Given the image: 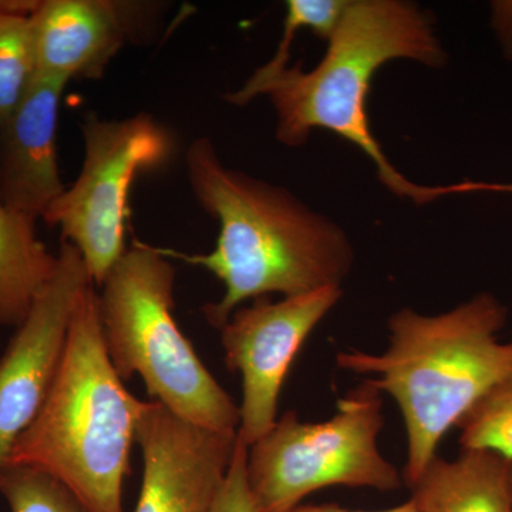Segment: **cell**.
I'll use <instances>...</instances> for the list:
<instances>
[{
  "label": "cell",
  "instance_id": "1",
  "mask_svg": "<svg viewBox=\"0 0 512 512\" xmlns=\"http://www.w3.org/2000/svg\"><path fill=\"white\" fill-rule=\"evenodd\" d=\"M185 167L195 200L220 224L217 245L201 255L157 249L165 258L207 269L224 284L220 301L202 308L212 328L221 329L247 301L342 286L355 254L335 222L285 188L225 167L210 138L192 141Z\"/></svg>",
  "mask_w": 512,
  "mask_h": 512
},
{
  "label": "cell",
  "instance_id": "2",
  "mask_svg": "<svg viewBox=\"0 0 512 512\" xmlns=\"http://www.w3.org/2000/svg\"><path fill=\"white\" fill-rule=\"evenodd\" d=\"M507 309L490 293H480L440 315L413 309L387 322L389 348L383 353L346 350L336 363L392 396L407 434L404 483L412 485L437 457V447L481 399L512 375V340L498 333Z\"/></svg>",
  "mask_w": 512,
  "mask_h": 512
},
{
  "label": "cell",
  "instance_id": "3",
  "mask_svg": "<svg viewBox=\"0 0 512 512\" xmlns=\"http://www.w3.org/2000/svg\"><path fill=\"white\" fill-rule=\"evenodd\" d=\"M394 59H412L430 67L446 64V52L433 20L402 0H353L328 37L318 66L288 67L259 89L278 116L276 137L299 147L315 128L332 131L355 144L375 163L382 183L399 197L426 204L439 198L436 188L407 181L384 156L367 116V97L380 67Z\"/></svg>",
  "mask_w": 512,
  "mask_h": 512
},
{
  "label": "cell",
  "instance_id": "4",
  "mask_svg": "<svg viewBox=\"0 0 512 512\" xmlns=\"http://www.w3.org/2000/svg\"><path fill=\"white\" fill-rule=\"evenodd\" d=\"M143 404L111 365L99 295L94 284L87 286L49 396L13 446L9 464L57 478L89 512H124V481Z\"/></svg>",
  "mask_w": 512,
  "mask_h": 512
},
{
  "label": "cell",
  "instance_id": "5",
  "mask_svg": "<svg viewBox=\"0 0 512 512\" xmlns=\"http://www.w3.org/2000/svg\"><path fill=\"white\" fill-rule=\"evenodd\" d=\"M175 269L157 247L134 241L100 286L99 315L111 365L143 380L150 400L195 426L237 434L241 412L174 318Z\"/></svg>",
  "mask_w": 512,
  "mask_h": 512
},
{
  "label": "cell",
  "instance_id": "6",
  "mask_svg": "<svg viewBox=\"0 0 512 512\" xmlns=\"http://www.w3.org/2000/svg\"><path fill=\"white\" fill-rule=\"evenodd\" d=\"M383 393L369 380L339 399L338 412L305 423L286 412L248 447L247 480L258 512H288L323 488L360 487L397 491L403 474L379 448Z\"/></svg>",
  "mask_w": 512,
  "mask_h": 512
},
{
  "label": "cell",
  "instance_id": "7",
  "mask_svg": "<svg viewBox=\"0 0 512 512\" xmlns=\"http://www.w3.org/2000/svg\"><path fill=\"white\" fill-rule=\"evenodd\" d=\"M82 134V171L43 221L60 228L63 242L79 251L93 284L101 286L128 249V198L134 181L170 164L177 141L147 113L123 120L90 113Z\"/></svg>",
  "mask_w": 512,
  "mask_h": 512
},
{
  "label": "cell",
  "instance_id": "8",
  "mask_svg": "<svg viewBox=\"0 0 512 512\" xmlns=\"http://www.w3.org/2000/svg\"><path fill=\"white\" fill-rule=\"evenodd\" d=\"M342 293V286H328L279 302L256 299L238 308L220 329L225 365L242 377L237 437L245 446L275 426L292 363Z\"/></svg>",
  "mask_w": 512,
  "mask_h": 512
},
{
  "label": "cell",
  "instance_id": "9",
  "mask_svg": "<svg viewBox=\"0 0 512 512\" xmlns=\"http://www.w3.org/2000/svg\"><path fill=\"white\" fill-rule=\"evenodd\" d=\"M59 264L0 356V477L16 441L45 404L57 372L74 309L93 284L82 255L69 242L59 249Z\"/></svg>",
  "mask_w": 512,
  "mask_h": 512
},
{
  "label": "cell",
  "instance_id": "10",
  "mask_svg": "<svg viewBox=\"0 0 512 512\" xmlns=\"http://www.w3.org/2000/svg\"><path fill=\"white\" fill-rule=\"evenodd\" d=\"M143 480L134 512H208L237 446V434L195 426L163 404L144 402L136 429Z\"/></svg>",
  "mask_w": 512,
  "mask_h": 512
},
{
  "label": "cell",
  "instance_id": "11",
  "mask_svg": "<svg viewBox=\"0 0 512 512\" xmlns=\"http://www.w3.org/2000/svg\"><path fill=\"white\" fill-rule=\"evenodd\" d=\"M146 5L116 0H42L30 15L37 73L70 82L103 77L137 30Z\"/></svg>",
  "mask_w": 512,
  "mask_h": 512
},
{
  "label": "cell",
  "instance_id": "12",
  "mask_svg": "<svg viewBox=\"0 0 512 512\" xmlns=\"http://www.w3.org/2000/svg\"><path fill=\"white\" fill-rule=\"evenodd\" d=\"M66 80L37 73L22 103L0 128V198L32 220L45 217L64 187L57 126Z\"/></svg>",
  "mask_w": 512,
  "mask_h": 512
},
{
  "label": "cell",
  "instance_id": "13",
  "mask_svg": "<svg viewBox=\"0 0 512 512\" xmlns=\"http://www.w3.org/2000/svg\"><path fill=\"white\" fill-rule=\"evenodd\" d=\"M410 490L421 512H512L511 461L463 448L454 460L434 458Z\"/></svg>",
  "mask_w": 512,
  "mask_h": 512
},
{
  "label": "cell",
  "instance_id": "14",
  "mask_svg": "<svg viewBox=\"0 0 512 512\" xmlns=\"http://www.w3.org/2000/svg\"><path fill=\"white\" fill-rule=\"evenodd\" d=\"M36 222L0 198V325L16 329L49 285L59 258L37 238Z\"/></svg>",
  "mask_w": 512,
  "mask_h": 512
},
{
  "label": "cell",
  "instance_id": "15",
  "mask_svg": "<svg viewBox=\"0 0 512 512\" xmlns=\"http://www.w3.org/2000/svg\"><path fill=\"white\" fill-rule=\"evenodd\" d=\"M36 0H3L0 6V128L12 117L37 74L30 15Z\"/></svg>",
  "mask_w": 512,
  "mask_h": 512
},
{
  "label": "cell",
  "instance_id": "16",
  "mask_svg": "<svg viewBox=\"0 0 512 512\" xmlns=\"http://www.w3.org/2000/svg\"><path fill=\"white\" fill-rule=\"evenodd\" d=\"M346 0H289L286 2L284 36L276 49L275 56L265 66L256 70L251 79L238 92L228 94L229 103L247 106L249 101L258 97L259 89L288 69L291 46L299 30L311 29L315 35L328 40L338 25L345 10Z\"/></svg>",
  "mask_w": 512,
  "mask_h": 512
},
{
  "label": "cell",
  "instance_id": "17",
  "mask_svg": "<svg viewBox=\"0 0 512 512\" xmlns=\"http://www.w3.org/2000/svg\"><path fill=\"white\" fill-rule=\"evenodd\" d=\"M457 429L461 447L493 451L512 461V375L485 394Z\"/></svg>",
  "mask_w": 512,
  "mask_h": 512
},
{
  "label": "cell",
  "instance_id": "18",
  "mask_svg": "<svg viewBox=\"0 0 512 512\" xmlns=\"http://www.w3.org/2000/svg\"><path fill=\"white\" fill-rule=\"evenodd\" d=\"M0 494L10 512H89L70 488L39 468L9 464Z\"/></svg>",
  "mask_w": 512,
  "mask_h": 512
},
{
  "label": "cell",
  "instance_id": "19",
  "mask_svg": "<svg viewBox=\"0 0 512 512\" xmlns=\"http://www.w3.org/2000/svg\"><path fill=\"white\" fill-rule=\"evenodd\" d=\"M248 447L237 437L234 457L208 512H258L247 480Z\"/></svg>",
  "mask_w": 512,
  "mask_h": 512
},
{
  "label": "cell",
  "instance_id": "20",
  "mask_svg": "<svg viewBox=\"0 0 512 512\" xmlns=\"http://www.w3.org/2000/svg\"><path fill=\"white\" fill-rule=\"evenodd\" d=\"M288 512H421L419 505L413 498L406 501L404 504L397 505V507L389 508V510L382 511H355L346 510V508L339 507L335 504H322V505H298L293 510Z\"/></svg>",
  "mask_w": 512,
  "mask_h": 512
},
{
  "label": "cell",
  "instance_id": "21",
  "mask_svg": "<svg viewBox=\"0 0 512 512\" xmlns=\"http://www.w3.org/2000/svg\"><path fill=\"white\" fill-rule=\"evenodd\" d=\"M470 191H498L511 192L512 194V184L463 183L454 185V187H446L447 194H450V192Z\"/></svg>",
  "mask_w": 512,
  "mask_h": 512
},
{
  "label": "cell",
  "instance_id": "22",
  "mask_svg": "<svg viewBox=\"0 0 512 512\" xmlns=\"http://www.w3.org/2000/svg\"><path fill=\"white\" fill-rule=\"evenodd\" d=\"M511 487H512V461H511Z\"/></svg>",
  "mask_w": 512,
  "mask_h": 512
}]
</instances>
